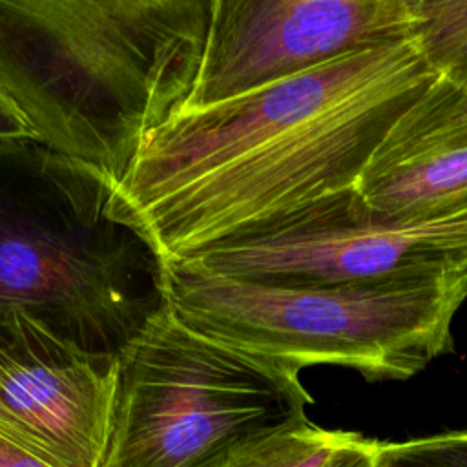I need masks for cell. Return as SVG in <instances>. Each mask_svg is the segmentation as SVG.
I'll use <instances>...</instances> for the list:
<instances>
[{"label": "cell", "instance_id": "cell-1", "mask_svg": "<svg viewBox=\"0 0 467 467\" xmlns=\"http://www.w3.org/2000/svg\"><path fill=\"white\" fill-rule=\"evenodd\" d=\"M212 0H0V89L38 142L117 184L195 80Z\"/></svg>", "mask_w": 467, "mask_h": 467}, {"label": "cell", "instance_id": "cell-2", "mask_svg": "<svg viewBox=\"0 0 467 467\" xmlns=\"http://www.w3.org/2000/svg\"><path fill=\"white\" fill-rule=\"evenodd\" d=\"M117 186L38 140H0V312L119 356L168 305L166 263Z\"/></svg>", "mask_w": 467, "mask_h": 467}, {"label": "cell", "instance_id": "cell-3", "mask_svg": "<svg viewBox=\"0 0 467 467\" xmlns=\"http://www.w3.org/2000/svg\"><path fill=\"white\" fill-rule=\"evenodd\" d=\"M168 305L193 328L297 367L332 365L368 381L409 379L452 352L467 266L407 270L332 285L166 266Z\"/></svg>", "mask_w": 467, "mask_h": 467}, {"label": "cell", "instance_id": "cell-4", "mask_svg": "<svg viewBox=\"0 0 467 467\" xmlns=\"http://www.w3.org/2000/svg\"><path fill=\"white\" fill-rule=\"evenodd\" d=\"M102 467H221L308 421L299 368L188 325L170 305L119 352Z\"/></svg>", "mask_w": 467, "mask_h": 467}, {"label": "cell", "instance_id": "cell-5", "mask_svg": "<svg viewBox=\"0 0 467 467\" xmlns=\"http://www.w3.org/2000/svg\"><path fill=\"white\" fill-rule=\"evenodd\" d=\"M421 57L414 40L359 49L237 99L177 113L142 139L117 192L135 212L299 133Z\"/></svg>", "mask_w": 467, "mask_h": 467}, {"label": "cell", "instance_id": "cell-6", "mask_svg": "<svg viewBox=\"0 0 467 467\" xmlns=\"http://www.w3.org/2000/svg\"><path fill=\"white\" fill-rule=\"evenodd\" d=\"M186 263L226 277L286 285H332L467 266V195L418 213L376 215L350 190L257 239L215 248Z\"/></svg>", "mask_w": 467, "mask_h": 467}, {"label": "cell", "instance_id": "cell-7", "mask_svg": "<svg viewBox=\"0 0 467 467\" xmlns=\"http://www.w3.org/2000/svg\"><path fill=\"white\" fill-rule=\"evenodd\" d=\"M412 0H212L192 91L199 111L337 57L414 40Z\"/></svg>", "mask_w": 467, "mask_h": 467}, {"label": "cell", "instance_id": "cell-8", "mask_svg": "<svg viewBox=\"0 0 467 467\" xmlns=\"http://www.w3.org/2000/svg\"><path fill=\"white\" fill-rule=\"evenodd\" d=\"M117 379L115 354L88 350L24 310L0 312V429L60 467H102Z\"/></svg>", "mask_w": 467, "mask_h": 467}, {"label": "cell", "instance_id": "cell-9", "mask_svg": "<svg viewBox=\"0 0 467 467\" xmlns=\"http://www.w3.org/2000/svg\"><path fill=\"white\" fill-rule=\"evenodd\" d=\"M376 215H409L467 195V91L438 75L396 120L358 184Z\"/></svg>", "mask_w": 467, "mask_h": 467}, {"label": "cell", "instance_id": "cell-10", "mask_svg": "<svg viewBox=\"0 0 467 467\" xmlns=\"http://www.w3.org/2000/svg\"><path fill=\"white\" fill-rule=\"evenodd\" d=\"M414 42L436 73L467 91V0H412Z\"/></svg>", "mask_w": 467, "mask_h": 467}, {"label": "cell", "instance_id": "cell-11", "mask_svg": "<svg viewBox=\"0 0 467 467\" xmlns=\"http://www.w3.org/2000/svg\"><path fill=\"white\" fill-rule=\"evenodd\" d=\"M345 434L308 420L241 445L221 467H323Z\"/></svg>", "mask_w": 467, "mask_h": 467}, {"label": "cell", "instance_id": "cell-12", "mask_svg": "<svg viewBox=\"0 0 467 467\" xmlns=\"http://www.w3.org/2000/svg\"><path fill=\"white\" fill-rule=\"evenodd\" d=\"M376 467H467V429L379 441Z\"/></svg>", "mask_w": 467, "mask_h": 467}, {"label": "cell", "instance_id": "cell-13", "mask_svg": "<svg viewBox=\"0 0 467 467\" xmlns=\"http://www.w3.org/2000/svg\"><path fill=\"white\" fill-rule=\"evenodd\" d=\"M378 443L356 432H347L323 467H376Z\"/></svg>", "mask_w": 467, "mask_h": 467}, {"label": "cell", "instance_id": "cell-14", "mask_svg": "<svg viewBox=\"0 0 467 467\" xmlns=\"http://www.w3.org/2000/svg\"><path fill=\"white\" fill-rule=\"evenodd\" d=\"M0 467H60L18 438L0 429Z\"/></svg>", "mask_w": 467, "mask_h": 467}, {"label": "cell", "instance_id": "cell-15", "mask_svg": "<svg viewBox=\"0 0 467 467\" xmlns=\"http://www.w3.org/2000/svg\"><path fill=\"white\" fill-rule=\"evenodd\" d=\"M38 140L36 133L13 100L0 89V140Z\"/></svg>", "mask_w": 467, "mask_h": 467}]
</instances>
